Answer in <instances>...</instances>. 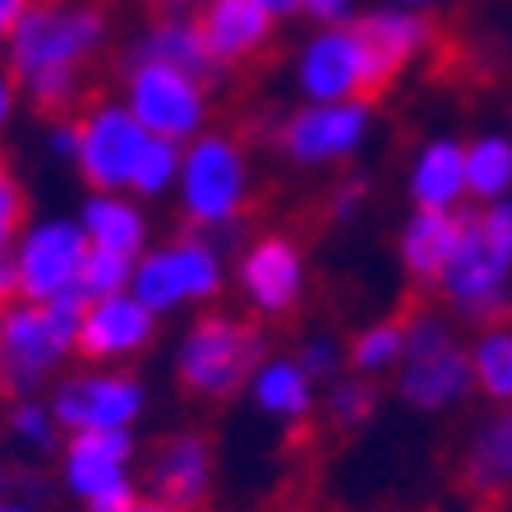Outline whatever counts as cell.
Returning <instances> with one entry per match:
<instances>
[{"label": "cell", "mask_w": 512, "mask_h": 512, "mask_svg": "<svg viewBox=\"0 0 512 512\" xmlns=\"http://www.w3.org/2000/svg\"><path fill=\"white\" fill-rule=\"evenodd\" d=\"M107 47V14L79 0H33L5 42V65L19 93L42 116H70L84 97V70Z\"/></svg>", "instance_id": "6da1fadb"}, {"label": "cell", "mask_w": 512, "mask_h": 512, "mask_svg": "<svg viewBox=\"0 0 512 512\" xmlns=\"http://www.w3.org/2000/svg\"><path fill=\"white\" fill-rule=\"evenodd\" d=\"M443 305L462 323H503L512 314V199H494L480 213H462V240L443 268Z\"/></svg>", "instance_id": "7a4b0ae2"}, {"label": "cell", "mask_w": 512, "mask_h": 512, "mask_svg": "<svg viewBox=\"0 0 512 512\" xmlns=\"http://www.w3.org/2000/svg\"><path fill=\"white\" fill-rule=\"evenodd\" d=\"M88 300L65 291L56 300H10L0 314V393L33 397L79 342V319Z\"/></svg>", "instance_id": "3957f363"}, {"label": "cell", "mask_w": 512, "mask_h": 512, "mask_svg": "<svg viewBox=\"0 0 512 512\" xmlns=\"http://www.w3.org/2000/svg\"><path fill=\"white\" fill-rule=\"evenodd\" d=\"M180 217L194 231H236L254 194L250 153L227 130H203L180 157Z\"/></svg>", "instance_id": "277c9868"}, {"label": "cell", "mask_w": 512, "mask_h": 512, "mask_svg": "<svg viewBox=\"0 0 512 512\" xmlns=\"http://www.w3.org/2000/svg\"><path fill=\"white\" fill-rule=\"evenodd\" d=\"M263 365L259 323L231 310H208L190 323L176 351V383L194 402H231Z\"/></svg>", "instance_id": "5b68a950"}, {"label": "cell", "mask_w": 512, "mask_h": 512, "mask_svg": "<svg viewBox=\"0 0 512 512\" xmlns=\"http://www.w3.org/2000/svg\"><path fill=\"white\" fill-rule=\"evenodd\" d=\"M471 388H476L471 351L462 346L453 319H443L429 305H416L406 314V351L402 365H397V397L406 406L425 411V416H434V411L466 402Z\"/></svg>", "instance_id": "8992f818"}, {"label": "cell", "mask_w": 512, "mask_h": 512, "mask_svg": "<svg viewBox=\"0 0 512 512\" xmlns=\"http://www.w3.org/2000/svg\"><path fill=\"white\" fill-rule=\"evenodd\" d=\"M393 79L397 70L374 51L356 19L319 28L296 56V84L305 102H374L393 88Z\"/></svg>", "instance_id": "52a82bcc"}, {"label": "cell", "mask_w": 512, "mask_h": 512, "mask_svg": "<svg viewBox=\"0 0 512 512\" xmlns=\"http://www.w3.org/2000/svg\"><path fill=\"white\" fill-rule=\"evenodd\" d=\"M222 254H217L213 240H203L199 231H185V236L157 245V250H143L134 259V282L130 291L148 305L153 314H171L180 305H203L222 291Z\"/></svg>", "instance_id": "ba28073f"}, {"label": "cell", "mask_w": 512, "mask_h": 512, "mask_svg": "<svg viewBox=\"0 0 512 512\" xmlns=\"http://www.w3.org/2000/svg\"><path fill=\"white\" fill-rule=\"evenodd\" d=\"M125 107L157 139L190 143L208 125V79L167 60H125Z\"/></svg>", "instance_id": "9c48e42d"}, {"label": "cell", "mask_w": 512, "mask_h": 512, "mask_svg": "<svg viewBox=\"0 0 512 512\" xmlns=\"http://www.w3.org/2000/svg\"><path fill=\"white\" fill-rule=\"evenodd\" d=\"M370 102H305L277 125V153L291 167H333L370 139Z\"/></svg>", "instance_id": "30bf717a"}, {"label": "cell", "mask_w": 512, "mask_h": 512, "mask_svg": "<svg viewBox=\"0 0 512 512\" xmlns=\"http://www.w3.org/2000/svg\"><path fill=\"white\" fill-rule=\"evenodd\" d=\"M88 254V236L70 217H47L37 227H24L14 240L10 268H14V300H56L74 291L79 268Z\"/></svg>", "instance_id": "8fae6325"}, {"label": "cell", "mask_w": 512, "mask_h": 512, "mask_svg": "<svg viewBox=\"0 0 512 512\" xmlns=\"http://www.w3.org/2000/svg\"><path fill=\"white\" fill-rule=\"evenodd\" d=\"M143 402H148V393L134 374L97 365V370L60 379L47 406L60 434H84V429H130L139 420Z\"/></svg>", "instance_id": "7c38bea8"}, {"label": "cell", "mask_w": 512, "mask_h": 512, "mask_svg": "<svg viewBox=\"0 0 512 512\" xmlns=\"http://www.w3.org/2000/svg\"><path fill=\"white\" fill-rule=\"evenodd\" d=\"M236 286L250 314L259 319H286L300 310L305 286H310V268H305V250L282 231L254 236L236 259Z\"/></svg>", "instance_id": "4fadbf2b"}, {"label": "cell", "mask_w": 512, "mask_h": 512, "mask_svg": "<svg viewBox=\"0 0 512 512\" xmlns=\"http://www.w3.org/2000/svg\"><path fill=\"white\" fill-rule=\"evenodd\" d=\"M148 130L125 102H93L79 116V153L74 167L88 190H130L134 162H139Z\"/></svg>", "instance_id": "5bb4252c"}, {"label": "cell", "mask_w": 512, "mask_h": 512, "mask_svg": "<svg viewBox=\"0 0 512 512\" xmlns=\"http://www.w3.org/2000/svg\"><path fill=\"white\" fill-rule=\"evenodd\" d=\"M153 337H157V314L134 291H120V296H102L84 305L74 351L88 365H120V360L148 351Z\"/></svg>", "instance_id": "9a60e30c"}, {"label": "cell", "mask_w": 512, "mask_h": 512, "mask_svg": "<svg viewBox=\"0 0 512 512\" xmlns=\"http://www.w3.org/2000/svg\"><path fill=\"white\" fill-rule=\"evenodd\" d=\"M148 485L157 499L176 503L185 512H199L213 494V443L199 429H176L157 443L153 466H148Z\"/></svg>", "instance_id": "2e32d148"}, {"label": "cell", "mask_w": 512, "mask_h": 512, "mask_svg": "<svg viewBox=\"0 0 512 512\" xmlns=\"http://www.w3.org/2000/svg\"><path fill=\"white\" fill-rule=\"evenodd\" d=\"M199 33L222 70L250 65L268 51L277 33V19L259 0H203L199 5Z\"/></svg>", "instance_id": "e0dca14e"}, {"label": "cell", "mask_w": 512, "mask_h": 512, "mask_svg": "<svg viewBox=\"0 0 512 512\" xmlns=\"http://www.w3.org/2000/svg\"><path fill=\"white\" fill-rule=\"evenodd\" d=\"M457 485L480 512H503L512 494V420L489 416L466 439V453L457 462Z\"/></svg>", "instance_id": "ac0fdd59"}, {"label": "cell", "mask_w": 512, "mask_h": 512, "mask_svg": "<svg viewBox=\"0 0 512 512\" xmlns=\"http://www.w3.org/2000/svg\"><path fill=\"white\" fill-rule=\"evenodd\" d=\"M130 457H134L130 429H84V434H70V443H65V485L79 499H93L102 489L130 480Z\"/></svg>", "instance_id": "d6986e66"}, {"label": "cell", "mask_w": 512, "mask_h": 512, "mask_svg": "<svg viewBox=\"0 0 512 512\" xmlns=\"http://www.w3.org/2000/svg\"><path fill=\"white\" fill-rule=\"evenodd\" d=\"M457 240H462V213L457 208H416L411 222L402 227V240H397L406 277L425 286V291H434L448 259H453Z\"/></svg>", "instance_id": "ffe728a7"}, {"label": "cell", "mask_w": 512, "mask_h": 512, "mask_svg": "<svg viewBox=\"0 0 512 512\" xmlns=\"http://www.w3.org/2000/svg\"><path fill=\"white\" fill-rule=\"evenodd\" d=\"M406 190H411L416 208H457L466 199V143L429 139L411 162Z\"/></svg>", "instance_id": "44dd1931"}, {"label": "cell", "mask_w": 512, "mask_h": 512, "mask_svg": "<svg viewBox=\"0 0 512 512\" xmlns=\"http://www.w3.org/2000/svg\"><path fill=\"white\" fill-rule=\"evenodd\" d=\"M79 227H84L88 245L130 254V259H139L143 245H148V222H143L139 203L125 199L120 190H93L88 194L84 213H79Z\"/></svg>", "instance_id": "7402d4cb"}, {"label": "cell", "mask_w": 512, "mask_h": 512, "mask_svg": "<svg viewBox=\"0 0 512 512\" xmlns=\"http://www.w3.org/2000/svg\"><path fill=\"white\" fill-rule=\"evenodd\" d=\"M356 24H360V33L374 42V51H379L397 74H402L416 56H425V51L434 47V28H429L425 10L383 5V10H374V14H360Z\"/></svg>", "instance_id": "603a6c76"}, {"label": "cell", "mask_w": 512, "mask_h": 512, "mask_svg": "<svg viewBox=\"0 0 512 512\" xmlns=\"http://www.w3.org/2000/svg\"><path fill=\"white\" fill-rule=\"evenodd\" d=\"M250 393L263 406V416L273 420H291L296 425V420H305L314 411V379L305 374V365L296 356L263 360L250 379Z\"/></svg>", "instance_id": "cb8c5ba5"}, {"label": "cell", "mask_w": 512, "mask_h": 512, "mask_svg": "<svg viewBox=\"0 0 512 512\" xmlns=\"http://www.w3.org/2000/svg\"><path fill=\"white\" fill-rule=\"evenodd\" d=\"M130 60H167V65L190 70V74H199V79L222 70L213 60V51H208V42H203L199 19H157L130 47Z\"/></svg>", "instance_id": "d4e9b609"}, {"label": "cell", "mask_w": 512, "mask_h": 512, "mask_svg": "<svg viewBox=\"0 0 512 512\" xmlns=\"http://www.w3.org/2000/svg\"><path fill=\"white\" fill-rule=\"evenodd\" d=\"M512 190V139L508 134H480L466 143V194L480 203L508 199Z\"/></svg>", "instance_id": "484cf974"}, {"label": "cell", "mask_w": 512, "mask_h": 512, "mask_svg": "<svg viewBox=\"0 0 512 512\" xmlns=\"http://www.w3.org/2000/svg\"><path fill=\"white\" fill-rule=\"evenodd\" d=\"M471 374H476V388L489 402H512V323L480 328L476 346H471Z\"/></svg>", "instance_id": "4316f807"}, {"label": "cell", "mask_w": 512, "mask_h": 512, "mask_svg": "<svg viewBox=\"0 0 512 512\" xmlns=\"http://www.w3.org/2000/svg\"><path fill=\"white\" fill-rule=\"evenodd\" d=\"M402 351H406V314H397V319H379L370 328H360L351 337V346H346V365L356 374L379 379V374L402 365Z\"/></svg>", "instance_id": "83f0119b"}, {"label": "cell", "mask_w": 512, "mask_h": 512, "mask_svg": "<svg viewBox=\"0 0 512 512\" xmlns=\"http://www.w3.org/2000/svg\"><path fill=\"white\" fill-rule=\"evenodd\" d=\"M180 157H185V143L148 134V143H143L139 162H134L130 194H139V199H157V194L176 190V180H180Z\"/></svg>", "instance_id": "f1b7e54d"}, {"label": "cell", "mask_w": 512, "mask_h": 512, "mask_svg": "<svg viewBox=\"0 0 512 512\" xmlns=\"http://www.w3.org/2000/svg\"><path fill=\"white\" fill-rule=\"evenodd\" d=\"M130 282H134V259H130V254L97 250V245H88L74 291H79L84 300H102V296H120V291H130Z\"/></svg>", "instance_id": "f546056e"}, {"label": "cell", "mask_w": 512, "mask_h": 512, "mask_svg": "<svg viewBox=\"0 0 512 512\" xmlns=\"http://www.w3.org/2000/svg\"><path fill=\"white\" fill-rule=\"evenodd\" d=\"M374 411H379V388H374L370 374L333 379V393H328V416H333V425L360 429L374 420Z\"/></svg>", "instance_id": "4dcf8cb0"}, {"label": "cell", "mask_w": 512, "mask_h": 512, "mask_svg": "<svg viewBox=\"0 0 512 512\" xmlns=\"http://www.w3.org/2000/svg\"><path fill=\"white\" fill-rule=\"evenodd\" d=\"M28 227V194H24V180L14 176L10 162H0V263L10 259L14 240L24 236Z\"/></svg>", "instance_id": "1f68e13d"}, {"label": "cell", "mask_w": 512, "mask_h": 512, "mask_svg": "<svg viewBox=\"0 0 512 512\" xmlns=\"http://www.w3.org/2000/svg\"><path fill=\"white\" fill-rule=\"evenodd\" d=\"M10 429L28 443V448H51V443H56V434H60L56 416H51V406H42L37 397H19V402H14Z\"/></svg>", "instance_id": "d6a6232c"}, {"label": "cell", "mask_w": 512, "mask_h": 512, "mask_svg": "<svg viewBox=\"0 0 512 512\" xmlns=\"http://www.w3.org/2000/svg\"><path fill=\"white\" fill-rule=\"evenodd\" d=\"M296 360L305 365V374H310L314 383H333L337 374H342V365H346L342 346H337L333 337H310V342L296 351Z\"/></svg>", "instance_id": "836d02e7"}, {"label": "cell", "mask_w": 512, "mask_h": 512, "mask_svg": "<svg viewBox=\"0 0 512 512\" xmlns=\"http://www.w3.org/2000/svg\"><path fill=\"white\" fill-rule=\"evenodd\" d=\"M365 180H342L333 190V199H328V213L337 217V222H351V217L360 213V203H365Z\"/></svg>", "instance_id": "e575fe53"}, {"label": "cell", "mask_w": 512, "mask_h": 512, "mask_svg": "<svg viewBox=\"0 0 512 512\" xmlns=\"http://www.w3.org/2000/svg\"><path fill=\"white\" fill-rule=\"evenodd\" d=\"M47 143H51V153H56L60 162H74V153H79V120H74V116H56V120H51Z\"/></svg>", "instance_id": "d590c367"}, {"label": "cell", "mask_w": 512, "mask_h": 512, "mask_svg": "<svg viewBox=\"0 0 512 512\" xmlns=\"http://www.w3.org/2000/svg\"><path fill=\"white\" fill-rule=\"evenodd\" d=\"M134 485L130 480H120V485H111V489H102V494H93V499H84L88 503V512H130L134 508Z\"/></svg>", "instance_id": "8d00e7d4"}, {"label": "cell", "mask_w": 512, "mask_h": 512, "mask_svg": "<svg viewBox=\"0 0 512 512\" xmlns=\"http://www.w3.org/2000/svg\"><path fill=\"white\" fill-rule=\"evenodd\" d=\"M300 14H310L319 28L346 24V19H351V0H305V10H300Z\"/></svg>", "instance_id": "74e56055"}, {"label": "cell", "mask_w": 512, "mask_h": 512, "mask_svg": "<svg viewBox=\"0 0 512 512\" xmlns=\"http://www.w3.org/2000/svg\"><path fill=\"white\" fill-rule=\"evenodd\" d=\"M14 107H19V79H14L10 65H5V70H0V130L10 125Z\"/></svg>", "instance_id": "f35d334b"}, {"label": "cell", "mask_w": 512, "mask_h": 512, "mask_svg": "<svg viewBox=\"0 0 512 512\" xmlns=\"http://www.w3.org/2000/svg\"><path fill=\"white\" fill-rule=\"evenodd\" d=\"M28 10H33V0H0V42H10V33Z\"/></svg>", "instance_id": "ab89813d"}, {"label": "cell", "mask_w": 512, "mask_h": 512, "mask_svg": "<svg viewBox=\"0 0 512 512\" xmlns=\"http://www.w3.org/2000/svg\"><path fill=\"white\" fill-rule=\"evenodd\" d=\"M259 5H263L268 14H273L277 24H282V19H291V14L305 10V0H259Z\"/></svg>", "instance_id": "60d3db41"}, {"label": "cell", "mask_w": 512, "mask_h": 512, "mask_svg": "<svg viewBox=\"0 0 512 512\" xmlns=\"http://www.w3.org/2000/svg\"><path fill=\"white\" fill-rule=\"evenodd\" d=\"M14 300V268H10V259L0 263V314H5V305Z\"/></svg>", "instance_id": "b9f144b4"}, {"label": "cell", "mask_w": 512, "mask_h": 512, "mask_svg": "<svg viewBox=\"0 0 512 512\" xmlns=\"http://www.w3.org/2000/svg\"><path fill=\"white\" fill-rule=\"evenodd\" d=\"M130 512H185V508H176V503H167V499H134V508Z\"/></svg>", "instance_id": "7bdbcfd3"}, {"label": "cell", "mask_w": 512, "mask_h": 512, "mask_svg": "<svg viewBox=\"0 0 512 512\" xmlns=\"http://www.w3.org/2000/svg\"><path fill=\"white\" fill-rule=\"evenodd\" d=\"M397 5H406V10H429V5H439V0H397Z\"/></svg>", "instance_id": "ee69618b"}, {"label": "cell", "mask_w": 512, "mask_h": 512, "mask_svg": "<svg viewBox=\"0 0 512 512\" xmlns=\"http://www.w3.org/2000/svg\"><path fill=\"white\" fill-rule=\"evenodd\" d=\"M0 512H33V508H0Z\"/></svg>", "instance_id": "f6af8a7d"}, {"label": "cell", "mask_w": 512, "mask_h": 512, "mask_svg": "<svg viewBox=\"0 0 512 512\" xmlns=\"http://www.w3.org/2000/svg\"><path fill=\"white\" fill-rule=\"evenodd\" d=\"M503 512H512V494H508V503H503Z\"/></svg>", "instance_id": "bcb514c9"}, {"label": "cell", "mask_w": 512, "mask_h": 512, "mask_svg": "<svg viewBox=\"0 0 512 512\" xmlns=\"http://www.w3.org/2000/svg\"><path fill=\"white\" fill-rule=\"evenodd\" d=\"M503 416H508V420H512V402H508V411H503Z\"/></svg>", "instance_id": "7dc6e473"}]
</instances>
